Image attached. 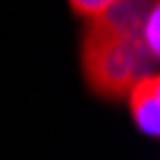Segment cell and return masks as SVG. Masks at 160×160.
<instances>
[{
    "instance_id": "1",
    "label": "cell",
    "mask_w": 160,
    "mask_h": 160,
    "mask_svg": "<svg viewBox=\"0 0 160 160\" xmlns=\"http://www.w3.org/2000/svg\"><path fill=\"white\" fill-rule=\"evenodd\" d=\"M157 6L160 0H120L86 20L80 40V74L94 97L109 103L126 100L140 77L157 72L160 54L143 40V23Z\"/></svg>"
},
{
    "instance_id": "2",
    "label": "cell",
    "mask_w": 160,
    "mask_h": 160,
    "mask_svg": "<svg viewBox=\"0 0 160 160\" xmlns=\"http://www.w3.org/2000/svg\"><path fill=\"white\" fill-rule=\"evenodd\" d=\"M126 100H129L134 126L149 137H157L160 134V77H157V72L140 77L129 89Z\"/></svg>"
},
{
    "instance_id": "3",
    "label": "cell",
    "mask_w": 160,
    "mask_h": 160,
    "mask_svg": "<svg viewBox=\"0 0 160 160\" xmlns=\"http://www.w3.org/2000/svg\"><path fill=\"white\" fill-rule=\"evenodd\" d=\"M66 3H69V9H72V12L77 14V17L89 20V17L100 14V12H106L109 6L120 3V0H66Z\"/></svg>"
},
{
    "instance_id": "4",
    "label": "cell",
    "mask_w": 160,
    "mask_h": 160,
    "mask_svg": "<svg viewBox=\"0 0 160 160\" xmlns=\"http://www.w3.org/2000/svg\"><path fill=\"white\" fill-rule=\"evenodd\" d=\"M143 40H146V46L154 54H160V6L152 9L149 17H146V23H143Z\"/></svg>"
}]
</instances>
